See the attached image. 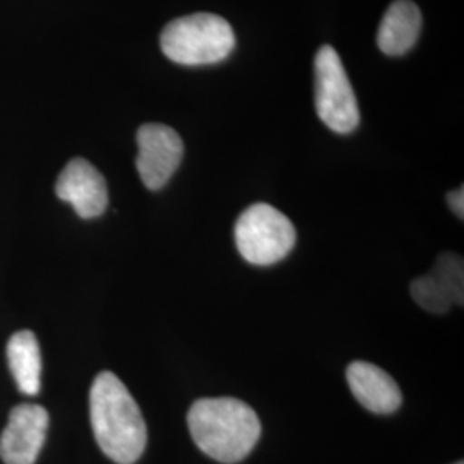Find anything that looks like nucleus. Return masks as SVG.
I'll return each mask as SVG.
<instances>
[{"mask_svg":"<svg viewBox=\"0 0 464 464\" xmlns=\"http://www.w3.org/2000/svg\"><path fill=\"white\" fill-rule=\"evenodd\" d=\"M93 435L107 458L134 464L147 448V425L138 402L112 372H102L90 391Z\"/></svg>","mask_w":464,"mask_h":464,"instance_id":"nucleus-1","label":"nucleus"},{"mask_svg":"<svg viewBox=\"0 0 464 464\" xmlns=\"http://www.w3.org/2000/svg\"><path fill=\"white\" fill-rule=\"evenodd\" d=\"M188 427L199 450L224 464L243 461L262 435L255 410L234 398L198 399L188 413Z\"/></svg>","mask_w":464,"mask_h":464,"instance_id":"nucleus-2","label":"nucleus"},{"mask_svg":"<svg viewBox=\"0 0 464 464\" xmlns=\"http://www.w3.org/2000/svg\"><path fill=\"white\" fill-rule=\"evenodd\" d=\"M236 47L229 21L210 13H195L174 19L160 34V49L167 59L183 66H208L222 63Z\"/></svg>","mask_w":464,"mask_h":464,"instance_id":"nucleus-3","label":"nucleus"},{"mask_svg":"<svg viewBox=\"0 0 464 464\" xmlns=\"http://www.w3.org/2000/svg\"><path fill=\"white\" fill-rule=\"evenodd\" d=\"M236 246L251 266L279 264L296 245L293 222L268 203L248 207L234 227Z\"/></svg>","mask_w":464,"mask_h":464,"instance_id":"nucleus-4","label":"nucleus"},{"mask_svg":"<svg viewBox=\"0 0 464 464\" xmlns=\"http://www.w3.org/2000/svg\"><path fill=\"white\" fill-rule=\"evenodd\" d=\"M316 114L334 133H353L360 124V107L344 64L331 45L315 57Z\"/></svg>","mask_w":464,"mask_h":464,"instance_id":"nucleus-5","label":"nucleus"},{"mask_svg":"<svg viewBox=\"0 0 464 464\" xmlns=\"http://www.w3.org/2000/svg\"><path fill=\"white\" fill-rule=\"evenodd\" d=\"M136 141L138 174L149 189L159 191L170 181L178 167L181 166L183 140L176 130L166 124L150 122L138 130Z\"/></svg>","mask_w":464,"mask_h":464,"instance_id":"nucleus-6","label":"nucleus"},{"mask_svg":"<svg viewBox=\"0 0 464 464\" xmlns=\"http://www.w3.org/2000/svg\"><path fill=\"white\" fill-rule=\"evenodd\" d=\"M49 413L40 404H19L0 435V458L5 464H34L44 448Z\"/></svg>","mask_w":464,"mask_h":464,"instance_id":"nucleus-7","label":"nucleus"},{"mask_svg":"<svg viewBox=\"0 0 464 464\" xmlns=\"http://www.w3.org/2000/svg\"><path fill=\"white\" fill-rule=\"evenodd\" d=\"M411 296L430 314H448L452 304H463V258L456 253H442L430 274L418 277L410 285Z\"/></svg>","mask_w":464,"mask_h":464,"instance_id":"nucleus-8","label":"nucleus"},{"mask_svg":"<svg viewBox=\"0 0 464 464\" xmlns=\"http://www.w3.org/2000/svg\"><path fill=\"white\" fill-rule=\"evenodd\" d=\"M57 197L72 205L82 218H97L109 205V189L99 169L84 159H72L63 169L57 184Z\"/></svg>","mask_w":464,"mask_h":464,"instance_id":"nucleus-9","label":"nucleus"},{"mask_svg":"<svg viewBox=\"0 0 464 464\" xmlns=\"http://www.w3.org/2000/svg\"><path fill=\"white\" fill-rule=\"evenodd\" d=\"M346 379L353 396L375 415H391L398 411L402 394L398 382L381 366L368 362H353L346 370Z\"/></svg>","mask_w":464,"mask_h":464,"instance_id":"nucleus-10","label":"nucleus"},{"mask_svg":"<svg viewBox=\"0 0 464 464\" xmlns=\"http://www.w3.org/2000/svg\"><path fill=\"white\" fill-rule=\"evenodd\" d=\"M421 30V13L411 0H396L385 11L377 44L385 55H404L415 47Z\"/></svg>","mask_w":464,"mask_h":464,"instance_id":"nucleus-11","label":"nucleus"},{"mask_svg":"<svg viewBox=\"0 0 464 464\" xmlns=\"http://www.w3.org/2000/svg\"><path fill=\"white\" fill-rule=\"evenodd\" d=\"M7 363L23 394L36 396L42 387V354L32 331L13 334L7 343Z\"/></svg>","mask_w":464,"mask_h":464,"instance_id":"nucleus-12","label":"nucleus"},{"mask_svg":"<svg viewBox=\"0 0 464 464\" xmlns=\"http://www.w3.org/2000/svg\"><path fill=\"white\" fill-rule=\"evenodd\" d=\"M448 203L449 207H450V210L456 214V216L459 217V218H463L464 217V189L463 188H459V189H454V191H450L448 195Z\"/></svg>","mask_w":464,"mask_h":464,"instance_id":"nucleus-13","label":"nucleus"},{"mask_svg":"<svg viewBox=\"0 0 464 464\" xmlns=\"http://www.w3.org/2000/svg\"><path fill=\"white\" fill-rule=\"evenodd\" d=\"M456 464H463V461H459V463H456Z\"/></svg>","mask_w":464,"mask_h":464,"instance_id":"nucleus-14","label":"nucleus"}]
</instances>
